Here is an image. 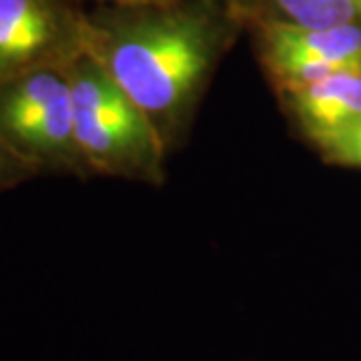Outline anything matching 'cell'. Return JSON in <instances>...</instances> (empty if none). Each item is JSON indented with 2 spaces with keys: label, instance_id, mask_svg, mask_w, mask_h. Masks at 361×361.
I'll return each mask as SVG.
<instances>
[{
  "label": "cell",
  "instance_id": "cell-3",
  "mask_svg": "<svg viewBox=\"0 0 361 361\" xmlns=\"http://www.w3.org/2000/svg\"><path fill=\"white\" fill-rule=\"evenodd\" d=\"M68 63L0 82V145L23 167L85 169L75 141Z\"/></svg>",
  "mask_w": 361,
  "mask_h": 361
},
{
  "label": "cell",
  "instance_id": "cell-9",
  "mask_svg": "<svg viewBox=\"0 0 361 361\" xmlns=\"http://www.w3.org/2000/svg\"><path fill=\"white\" fill-rule=\"evenodd\" d=\"M18 161L14 159V157H11L8 153H6V149L0 145V185H4L6 183V179H8V175L13 173V169H18Z\"/></svg>",
  "mask_w": 361,
  "mask_h": 361
},
{
  "label": "cell",
  "instance_id": "cell-6",
  "mask_svg": "<svg viewBox=\"0 0 361 361\" xmlns=\"http://www.w3.org/2000/svg\"><path fill=\"white\" fill-rule=\"evenodd\" d=\"M287 92L299 125L322 147L361 121V71L337 73Z\"/></svg>",
  "mask_w": 361,
  "mask_h": 361
},
{
  "label": "cell",
  "instance_id": "cell-7",
  "mask_svg": "<svg viewBox=\"0 0 361 361\" xmlns=\"http://www.w3.org/2000/svg\"><path fill=\"white\" fill-rule=\"evenodd\" d=\"M273 20L283 25L305 28H329V26L355 23L360 11L353 0H267Z\"/></svg>",
  "mask_w": 361,
  "mask_h": 361
},
{
  "label": "cell",
  "instance_id": "cell-10",
  "mask_svg": "<svg viewBox=\"0 0 361 361\" xmlns=\"http://www.w3.org/2000/svg\"><path fill=\"white\" fill-rule=\"evenodd\" d=\"M109 2H116V4H127V6H167V4H175L177 0H109Z\"/></svg>",
  "mask_w": 361,
  "mask_h": 361
},
{
  "label": "cell",
  "instance_id": "cell-2",
  "mask_svg": "<svg viewBox=\"0 0 361 361\" xmlns=\"http://www.w3.org/2000/svg\"><path fill=\"white\" fill-rule=\"evenodd\" d=\"M75 141L82 167L149 177L161 167L163 137L89 51L68 63Z\"/></svg>",
  "mask_w": 361,
  "mask_h": 361
},
{
  "label": "cell",
  "instance_id": "cell-8",
  "mask_svg": "<svg viewBox=\"0 0 361 361\" xmlns=\"http://www.w3.org/2000/svg\"><path fill=\"white\" fill-rule=\"evenodd\" d=\"M322 149L337 163L361 169V121L334 137Z\"/></svg>",
  "mask_w": 361,
  "mask_h": 361
},
{
  "label": "cell",
  "instance_id": "cell-11",
  "mask_svg": "<svg viewBox=\"0 0 361 361\" xmlns=\"http://www.w3.org/2000/svg\"><path fill=\"white\" fill-rule=\"evenodd\" d=\"M353 2H355V6H357V11H360L361 14V0H353Z\"/></svg>",
  "mask_w": 361,
  "mask_h": 361
},
{
  "label": "cell",
  "instance_id": "cell-1",
  "mask_svg": "<svg viewBox=\"0 0 361 361\" xmlns=\"http://www.w3.org/2000/svg\"><path fill=\"white\" fill-rule=\"evenodd\" d=\"M219 40L211 14L195 6L167 4L106 26L82 25V49L149 116L163 141L209 77Z\"/></svg>",
  "mask_w": 361,
  "mask_h": 361
},
{
  "label": "cell",
  "instance_id": "cell-4",
  "mask_svg": "<svg viewBox=\"0 0 361 361\" xmlns=\"http://www.w3.org/2000/svg\"><path fill=\"white\" fill-rule=\"evenodd\" d=\"M261 42L263 59L285 90L361 71V26L355 23L329 28L267 23Z\"/></svg>",
  "mask_w": 361,
  "mask_h": 361
},
{
  "label": "cell",
  "instance_id": "cell-5",
  "mask_svg": "<svg viewBox=\"0 0 361 361\" xmlns=\"http://www.w3.org/2000/svg\"><path fill=\"white\" fill-rule=\"evenodd\" d=\"M80 49L82 25L54 0H0V82L68 63Z\"/></svg>",
  "mask_w": 361,
  "mask_h": 361
}]
</instances>
